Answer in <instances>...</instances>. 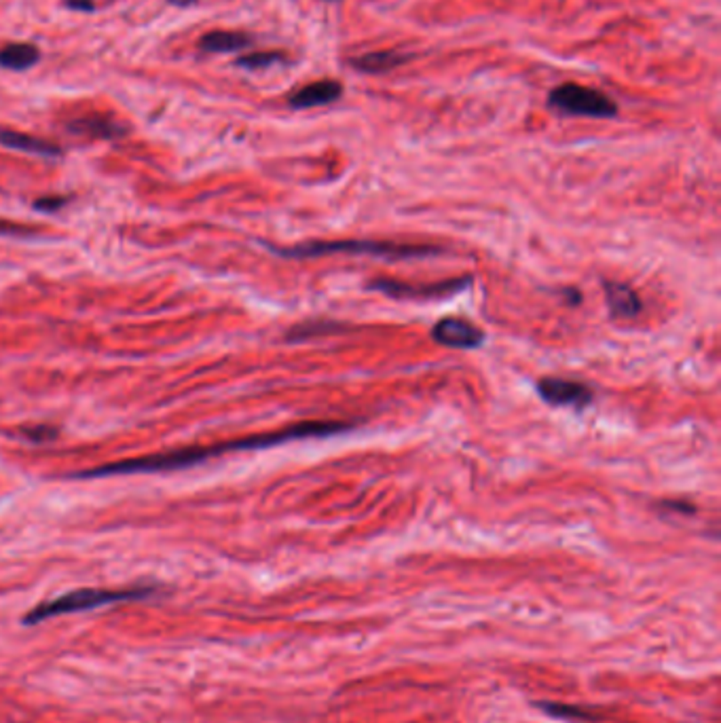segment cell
I'll return each mask as SVG.
<instances>
[{
	"mask_svg": "<svg viewBox=\"0 0 721 723\" xmlns=\"http://www.w3.org/2000/svg\"><path fill=\"white\" fill-rule=\"evenodd\" d=\"M406 60H409V55H402L398 52H374L360 55V58H351L349 64L354 66L356 70L366 72V75H381V72L398 68V66L405 64Z\"/></svg>",
	"mask_w": 721,
	"mask_h": 723,
	"instance_id": "cell-14",
	"label": "cell"
},
{
	"mask_svg": "<svg viewBox=\"0 0 721 723\" xmlns=\"http://www.w3.org/2000/svg\"><path fill=\"white\" fill-rule=\"evenodd\" d=\"M24 436H28L30 441H35V442H43V441H49V438H53L55 432L52 430V427L38 425V427H32V430H26Z\"/></svg>",
	"mask_w": 721,
	"mask_h": 723,
	"instance_id": "cell-16",
	"label": "cell"
},
{
	"mask_svg": "<svg viewBox=\"0 0 721 723\" xmlns=\"http://www.w3.org/2000/svg\"><path fill=\"white\" fill-rule=\"evenodd\" d=\"M68 130L76 136H92V138H104V140H110V138H119L125 133V127L116 121L108 119V116H81V119H75L68 123Z\"/></svg>",
	"mask_w": 721,
	"mask_h": 723,
	"instance_id": "cell-12",
	"label": "cell"
},
{
	"mask_svg": "<svg viewBox=\"0 0 721 723\" xmlns=\"http://www.w3.org/2000/svg\"><path fill=\"white\" fill-rule=\"evenodd\" d=\"M0 144L7 148L21 150V153H32V155H41V157H60L61 148L58 144L41 140V138L28 136V133L13 131V130H4L0 127Z\"/></svg>",
	"mask_w": 721,
	"mask_h": 723,
	"instance_id": "cell-10",
	"label": "cell"
},
{
	"mask_svg": "<svg viewBox=\"0 0 721 723\" xmlns=\"http://www.w3.org/2000/svg\"><path fill=\"white\" fill-rule=\"evenodd\" d=\"M64 203H66L64 197H44V199H38V202H35V208L43 210V212H52V210L61 208Z\"/></svg>",
	"mask_w": 721,
	"mask_h": 723,
	"instance_id": "cell-17",
	"label": "cell"
},
{
	"mask_svg": "<svg viewBox=\"0 0 721 723\" xmlns=\"http://www.w3.org/2000/svg\"><path fill=\"white\" fill-rule=\"evenodd\" d=\"M472 282V277H457V280H446L440 283H429V286H413V283H402L396 280H374L368 283L371 290L383 292L385 297L391 298H411V300H432V298H446L453 294L466 290Z\"/></svg>",
	"mask_w": 721,
	"mask_h": 723,
	"instance_id": "cell-5",
	"label": "cell"
},
{
	"mask_svg": "<svg viewBox=\"0 0 721 723\" xmlns=\"http://www.w3.org/2000/svg\"><path fill=\"white\" fill-rule=\"evenodd\" d=\"M284 60H286V55H284L282 52H259V53H248V55H242V58H237V66H242V68H250V70L269 68V66L284 62Z\"/></svg>",
	"mask_w": 721,
	"mask_h": 723,
	"instance_id": "cell-15",
	"label": "cell"
},
{
	"mask_svg": "<svg viewBox=\"0 0 721 723\" xmlns=\"http://www.w3.org/2000/svg\"><path fill=\"white\" fill-rule=\"evenodd\" d=\"M172 4H176V7H188V4H195L197 0H170Z\"/></svg>",
	"mask_w": 721,
	"mask_h": 723,
	"instance_id": "cell-20",
	"label": "cell"
},
{
	"mask_svg": "<svg viewBox=\"0 0 721 723\" xmlns=\"http://www.w3.org/2000/svg\"><path fill=\"white\" fill-rule=\"evenodd\" d=\"M548 107L565 115L612 119L618 115V104L605 93L578 83H563L548 93Z\"/></svg>",
	"mask_w": 721,
	"mask_h": 723,
	"instance_id": "cell-4",
	"label": "cell"
},
{
	"mask_svg": "<svg viewBox=\"0 0 721 723\" xmlns=\"http://www.w3.org/2000/svg\"><path fill=\"white\" fill-rule=\"evenodd\" d=\"M66 4H68V7L75 9V11H93V9H96V4H93L92 0H66Z\"/></svg>",
	"mask_w": 721,
	"mask_h": 723,
	"instance_id": "cell-18",
	"label": "cell"
},
{
	"mask_svg": "<svg viewBox=\"0 0 721 723\" xmlns=\"http://www.w3.org/2000/svg\"><path fill=\"white\" fill-rule=\"evenodd\" d=\"M603 288H605V298H607V307L612 311L613 318L620 320H629L637 318L641 314V298L629 283L622 282H612L605 280L603 282Z\"/></svg>",
	"mask_w": 721,
	"mask_h": 723,
	"instance_id": "cell-9",
	"label": "cell"
},
{
	"mask_svg": "<svg viewBox=\"0 0 721 723\" xmlns=\"http://www.w3.org/2000/svg\"><path fill=\"white\" fill-rule=\"evenodd\" d=\"M343 96V85L339 81L332 79H324L309 83V85L300 87L299 91H294L292 96L288 98V104L296 110H305V108H317V107H326V104L337 102V99Z\"/></svg>",
	"mask_w": 721,
	"mask_h": 723,
	"instance_id": "cell-8",
	"label": "cell"
},
{
	"mask_svg": "<svg viewBox=\"0 0 721 723\" xmlns=\"http://www.w3.org/2000/svg\"><path fill=\"white\" fill-rule=\"evenodd\" d=\"M254 43V38L244 32H225L214 30L199 38V49L204 53H233L248 49Z\"/></svg>",
	"mask_w": 721,
	"mask_h": 723,
	"instance_id": "cell-11",
	"label": "cell"
},
{
	"mask_svg": "<svg viewBox=\"0 0 721 723\" xmlns=\"http://www.w3.org/2000/svg\"><path fill=\"white\" fill-rule=\"evenodd\" d=\"M153 592V588H130V591H100V588H87V591H75L61 597L47 600V603L36 605L24 617L26 624H38V622L58 617L64 614H76V611H87L102 608V605L119 603V600H136L144 599Z\"/></svg>",
	"mask_w": 721,
	"mask_h": 723,
	"instance_id": "cell-3",
	"label": "cell"
},
{
	"mask_svg": "<svg viewBox=\"0 0 721 723\" xmlns=\"http://www.w3.org/2000/svg\"><path fill=\"white\" fill-rule=\"evenodd\" d=\"M432 338L443 347L478 349L485 341V332L472 322L461 318H445L432 328Z\"/></svg>",
	"mask_w": 721,
	"mask_h": 723,
	"instance_id": "cell-7",
	"label": "cell"
},
{
	"mask_svg": "<svg viewBox=\"0 0 721 723\" xmlns=\"http://www.w3.org/2000/svg\"><path fill=\"white\" fill-rule=\"evenodd\" d=\"M277 256L294 260L317 258L328 254H373L389 258H419V256L440 254L438 248L429 246H400L391 242H373V239H339V242H307L290 248H271Z\"/></svg>",
	"mask_w": 721,
	"mask_h": 723,
	"instance_id": "cell-2",
	"label": "cell"
},
{
	"mask_svg": "<svg viewBox=\"0 0 721 723\" xmlns=\"http://www.w3.org/2000/svg\"><path fill=\"white\" fill-rule=\"evenodd\" d=\"M662 508H669V510H679L681 514H687V512H694V505L685 504V502H662L661 504Z\"/></svg>",
	"mask_w": 721,
	"mask_h": 723,
	"instance_id": "cell-19",
	"label": "cell"
},
{
	"mask_svg": "<svg viewBox=\"0 0 721 723\" xmlns=\"http://www.w3.org/2000/svg\"><path fill=\"white\" fill-rule=\"evenodd\" d=\"M351 430V424L345 421H305V424H296L290 427H284L279 432L271 433H259V436L239 438V441L212 444V447H191L182 450H172V453H159V455H147V457L138 459H125L115 461V464L100 465L96 470H87L76 474V478H104L113 474H144V472H170V470H182L191 468V465L204 464L212 457L227 453H237V450H256V449H269L277 447V444L292 442V441H305V438H326L334 436V433H343Z\"/></svg>",
	"mask_w": 721,
	"mask_h": 723,
	"instance_id": "cell-1",
	"label": "cell"
},
{
	"mask_svg": "<svg viewBox=\"0 0 721 723\" xmlns=\"http://www.w3.org/2000/svg\"><path fill=\"white\" fill-rule=\"evenodd\" d=\"M38 60H41V52L30 43H9L0 47V68L4 70H28Z\"/></svg>",
	"mask_w": 721,
	"mask_h": 723,
	"instance_id": "cell-13",
	"label": "cell"
},
{
	"mask_svg": "<svg viewBox=\"0 0 721 723\" xmlns=\"http://www.w3.org/2000/svg\"><path fill=\"white\" fill-rule=\"evenodd\" d=\"M538 393L550 406H569L584 410L592 402V389L580 381L561 379V377H544L538 381Z\"/></svg>",
	"mask_w": 721,
	"mask_h": 723,
	"instance_id": "cell-6",
	"label": "cell"
}]
</instances>
